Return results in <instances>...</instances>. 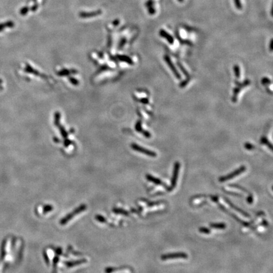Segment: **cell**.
Wrapping results in <instances>:
<instances>
[{"mask_svg": "<svg viewBox=\"0 0 273 273\" xmlns=\"http://www.w3.org/2000/svg\"><path fill=\"white\" fill-rule=\"evenodd\" d=\"M245 170H246V167L245 166H241L240 168L236 169V170H235L232 173H231L230 174H229L228 175H226V176H224V177H221L219 179V182H224L225 181H227V180L232 179V178H235V177L238 176V175H240L242 173H244Z\"/></svg>", "mask_w": 273, "mask_h": 273, "instance_id": "obj_1", "label": "cell"}, {"mask_svg": "<svg viewBox=\"0 0 273 273\" xmlns=\"http://www.w3.org/2000/svg\"><path fill=\"white\" fill-rule=\"evenodd\" d=\"M163 260H166L169 259H187L188 255L184 252H178V253L173 254H168L163 255L161 257Z\"/></svg>", "mask_w": 273, "mask_h": 273, "instance_id": "obj_2", "label": "cell"}, {"mask_svg": "<svg viewBox=\"0 0 273 273\" xmlns=\"http://www.w3.org/2000/svg\"><path fill=\"white\" fill-rule=\"evenodd\" d=\"M180 163L177 161L174 164V170H173V177L171 179V186L168 188L169 190H172L174 189V188L176 186L177 182L178 180V173H179V170H180Z\"/></svg>", "mask_w": 273, "mask_h": 273, "instance_id": "obj_3", "label": "cell"}, {"mask_svg": "<svg viewBox=\"0 0 273 273\" xmlns=\"http://www.w3.org/2000/svg\"><path fill=\"white\" fill-rule=\"evenodd\" d=\"M132 148L134 149V150L137 151L142 152V153H143L144 154H146V155L149 156L151 157H156V155H157L156 153L154 152V151L148 150V149H145V148H143V147L139 146L138 145H136V144H133Z\"/></svg>", "mask_w": 273, "mask_h": 273, "instance_id": "obj_4", "label": "cell"}, {"mask_svg": "<svg viewBox=\"0 0 273 273\" xmlns=\"http://www.w3.org/2000/svg\"><path fill=\"white\" fill-rule=\"evenodd\" d=\"M164 60H165V61L166 62V63L168 65L169 67L170 68V69L173 71V73L174 74V76L176 77L178 79H181V76H180V74L178 73V71H177V68H175V66H174L173 63H172V61H171V60H170V58H169V56L168 55H165V56H164Z\"/></svg>", "mask_w": 273, "mask_h": 273, "instance_id": "obj_5", "label": "cell"}, {"mask_svg": "<svg viewBox=\"0 0 273 273\" xmlns=\"http://www.w3.org/2000/svg\"><path fill=\"white\" fill-rule=\"evenodd\" d=\"M159 35H160L161 37L166 39L169 44H173L174 43L173 38L172 37V35H171L168 32H167L166 30H164L163 29H161L160 30H159Z\"/></svg>", "mask_w": 273, "mask_h": 273, "instance_id": "obj_6", "label": "cell"}, {"mask_svg": "<svg viewBox=\"0 0 273 273\" xmlns=\"http://www.w3.org/2000/svg\"><path fill=\"white\" fill-rule=\"evenodd\" d=\"M85 209V205H82V206H80V207L79 209H77V210L75 211V212H74V213H73V214H70V215L67 216H66V217L65 218H64L63 219L61 220V223H61V224H64L66 223V222H67L68 221H69V220H70V219L71 218L72 216H74L75 214H77L79 213L80 212V211L84 210Z\"/></svg>", "mask_w": 273, "mask_h": 273, "instance_id": "obj_7", "label": "cell"}, {"mask_svg": "<svg viewBox=\"0 0 273 273\" xmlns=\"http://www.w3.org/2000/svg\"><path fill=\"white\" fill-rule=\"evenodd\" d=\"M146 178L149 180V181H150V182H153L154 183H155L156 185H163V186L165 187V188H167L166 186L165 185H164L160 180L158 179V178H156L155 177H154L152 176H151V175L150 174H147L146 175Z\"/></svg>", "mask_w": 273, "mask_h": 273, "instance_id": "obj_8", "label": "cell"}, {"mask_svg": "<svg viewBox=\"0 0 273 273\" xmlns=\"http://www.w3.org/2000/svg\"><path fill=\"white\" fill-rule=\"evenodd\" d=\"M14 26V24L12 21H8L3 24H0V32H1L2 30L6 27H13Z\"/></svg>", "mask_w": 273, "mask_h": 273, "instance_id": "obj_9", "label": "cell"}, {"mask_svg": "<svg viewBox=\"0 0 273 273\" xmlns=\"http://www.w3.org/2000/svg\"><path fill=\"white\" fill-rule=\"evenodd\" d=\"M211 228L218 230H223L226 228V224L224 223H212L210 224Z\"/></svg>", "mask_w": 273, "mask_h": 273, "instance_id": "obj_10", "label": "cell"}, {"mask_svg": "<svg viewBox=\"0 0 273 273\" xmlns=\"http://www.w3.org/2000/svg\"><path fill=\"white\" fill-rule=\"evenodd\" d=\"M260 142H261V143L266 144V146H268V147L271 149V150H272V144L269 142L268 140H267L266 137H262V138H261Z\"/></svg>", "mask_w": 273, "mask_h": 273, "instance_id": "obj_11", "label": "cell"}, {"mask_svg": "<svg viewBox=\"0 0 273 273\" xmlns=\"http://www.w3.org/2000/svg\"><path fill=\"white\" fill-rule=\"evenodd\" d=\"M226 201H227V202H228V204H230V205L231 206V207H232V208H233V209H234L235 210H237V211H239V212H240V213H241V214H244V215H245V216H249V215H248V214H247V213H245L244 212V211H243V210H241V209H238V208L237 207H236V206H235V205H234L233 204H231V202H230V201H228V200H226Z\"/></svg>", "mask_w": 273, "mask_h": 273, "instance_id": "obj_12", "label": "cell"}, {"mask_svg": "<svg viewBox=\"0 0 273 273\" xmlns=\"http://www.w3.org/2000/svg\"><path fill=\"white\" fill-rule=\"evenodd\" d=\"M240 90V89L239 88V87H236V88H235L234 89V95H233V97L232 98V101L234 102H235L236 101V100H237V95L239 93Z\"/></svg>", "mask_w": 273, "mask_h": 273, "instance_id": "obj_13", "label": "cell"}, {"mask_svg": "<svg viewBox=\"0 0 273 273\" xmlns=\"http://www.w3.org/2000/svg\"><path fill=\"white\" fill-rule=\"evenodd\" d=\"M234 71H235V74L236 77V78H240V68H239V66L238 65H235L234 66Z\"/></svg>", "mask_w": 273, "mask_h": 273, "instance_id": "obj_14", "label": "cell"}, {"mask_svg": "<svg viewBox=\"0 0 273 273\" xmlns=\"http://www.w3.org/2000/svg\"><path fill=\"white\" fill-rule=\"evenodd\" d=\"M177 65H178L179 68H180V70H182V71L183 72V74H184L185 75H186V77H188V78H189V74L188 73V71H187L186 70H185V69L184 68L183 66H182L181 64H180L179 62H178V63H177Z\"/></svg>", "mask_w": 273, "mask_h": 273, "instance_id": "obj_15", "label": "cell"}, {"mask_svg": "<svg viewBox=\"0 0 273 273\" xmlns=\"http://www.w3.org/2000/svg\"><path fill=\"white\" fill-rule=\"evenodd\" d=\"M199 231L200 233H204V234H209L210 233V230L207 228H204V227H201L199 228Z\"/></svg>", "mask_w": 273, "mask_h": 273, "instance_id": "obj_16", "label": "cell"}, {"mask_svg": "<svg viewBox=\"0 0 273 273\" xmlns=\"http://www.w3.org/2000/svg\"><path fill=\"white\" fill-rule=\"evenodd\" d=\"M234 3L235 7L238 10H241L242 8V4L240 0H234Z\"/></svg>", "mask_w": 273, "mask_h": 273, "instance_id": "obj_17", "label": "cell"}, {"mask_svg": "<svg viewBox=\"0 0 273 273\" xmlns=\"http://www.w3.org/2000/svg\"><path fill=\"white\" fill-rule=\"evenodd\" d=\"M271 83V81L269 79L266 78V77H265V78H263L262 79V84L266 85V84H269Z\"/></svg>", "mask_w": 273, "mask_h": 273, "instance_id": "obj_18", "label": "cell"}, {"mask_svg": "<svg viewBox=\"0 0 273 273\" xmlns=\"http://www.w3.org/2000/svg\"><path fill=\"white\" fill-rule=\"evenodd\" d=\"M245 147L246 149H248V150H251V149H254V146L253 145H252L251 143L247 142V143H246L245 144Z\"/></svg>", "mask_w": 273, "mask_h": 273, "instance_id": "obj_19", "label": "cell"}, {"mask_svg": "<svg viewBox=\"0 0 273 273\" xmlns=\"http://www.w3.org/2000/svg\"><path fill=\"white\" fill-rule=\"evenodd\" d=\"M149 14H151V15H154V13H156V10L155 8H154V6H152L151 7H149Z\"/></svg>", "mask_w": 273, "mask_h": 273, "instance_id": "obj_20", "label": "cell"}, {"mask_svg": "<svg viewBox=\"0 0 273 273\" xmlns=\"http://www.w3.org/2000/svg\"><path fill=\"white\" fill-rule=\"evenodd\" d=\"M188 82H189V78H188L187 79H186L184 81H182V83L180 84V87H184L185 86H186L187 85V84L188 83Z\"/></svg>", "mask_w": 273, "mask_h": 273, "instance_id": "obj_21", "label": "cell"}, {"mask_svg": "<svg viewBox=\"0 0 273 273\" xmlns=\"http://www.w3.org/2000/svg\"><path fill=\"white\" fill-rule=\"evenodd\" d=\"M154 5V1L153 0H149V1L146 3V6L147 7H151Z\"/></svg>", "mask_w": 273, "mask_h": 273, "instance_id": "obj_22", "label": "cell"}, {"mask_svg": "<svg viewBox=\"0 0 273 273\" xmlns=\"http://www.w3.org/2000/svg\"><path fill=\"white\" fill-rule=\"evenodd\" d=\"M247 202H248L249 204H252V202H253V200H254V199H253V197L251 195H250L249 197L247 198Z\"/></svg>", "mask_w": 273, "mask_h": 273, "instance_id": "obj_23", "label": "cell"}, {"mask_svg": "<svg viewBox=\"0 0 273 273\" xmlns=\"http://www.w3.org/2000/svg\"><path fill=\"white\" fill-rule=\"evenodd\" d=\"M141 102H142L143 103H144V104H149V101H148V99H142V100H141Z\"/></svg>", "mask_w": 273, "mask_h": 273, "instance_id": "obj_24", "label": "cell"}, {"mask_svg": "<svg viewBox=\"0 0 273 273\" xmlns=\"http://www.w3.org/2000/svg\"><path fill=\"white\" fill-rule=\"evenodd\" d=\"M272 42H273V40L272 39H271V42H270V51H272Z\"/></svg>", "mask_w": 273, "mask_h": 273, "instance_id": "obj_25", "label": "cell"}, {"mask_svg": "<svg viewBox=\"0 0 273 273\" xmlns=\"http://www.w3.org/2000/svg\"><path fill=\"white\" fill-rule=\"evenodd\" d=\"M177 1L180 3H183L184 1V0H177Z\"/></svg>", "mask_w": 273, "mask_h": 273, "instance_id": "obj_26", "label": "cell"}, {"mask_svg": "<svg viewBox=\"0 0 273 273\" xmlns=\"http://www.w3.org/2000/svg\"><path fill=\"white\" fill-rule=\"evenodd\" d=\"M1 82H1V80H0V84H1Z\"/></svg>", "mask_w": 273, "mask_h": 273, "instance_id": "obj_27", "label": "cell"}]
</instances>
